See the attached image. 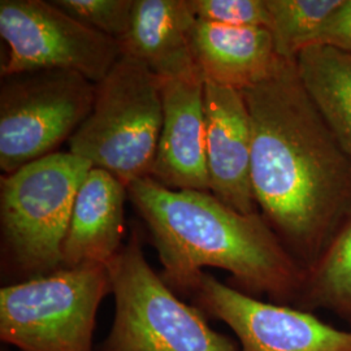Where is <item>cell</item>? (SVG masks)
<instances>
[{
	"instance_id": "5bb4252c",
	"label": "cell",
	"mask_w": 351,
	"mask_h": 351,
	"mask_svg": "<svg viewBox=\"0 0 351 351\" xmlns=\"http://www.w3.org/2000/svg\"><path fill=\"white\" fill-rule=\"evenodd\" d=\"M128 186L116 176L91 168L77 193L64 241L63 267L107 265L123 249Z\"/></svg>"
},
{
	"instance_id": "ac0fdd59",
	"label": "cell",
	"mask_w": 351,
	"mask_h": 351,
	"mask_svg": "<svg viewBox=\"0 0 351 351\" xmlns=\"http://www.w3.org/2000/svg\"><path fill=\"white\" fill-rule=\"evenodd\" d=\"M64 12L90 29L121 40L130 30L136 0H55Z\"/></svg>"
},
{
	"instance_id": "e0dca14e",
	"label": "cell",
	"mask_w": 351,
	"mask_h": 351,
	"mask_svg": "<svg viewBox=\"0 0 351 351\" xmlns=\"http://www.w3.org/2000/svg\"><path fill=\"white\" fill-rule=\"evenodd\" d=\"M269 26L277 53L297 60L302 51L314 45L315 38L341 0H265Z\"/></svg>"
},
{
	"instance_id": "6da1fadb",
	"label": "cell",
	"mask_w": 351,
	"mask_h": 351,
	"mask_svg": "<svg viewBox=\"0 0 351 351\" xmlns=\"http://www.w3.org/2000/svg\"><path fill=\"white\" fill-rule=\"evenodd\" d=\"M242 94L252 123L256 206L307 269L351 220V158L304 88L297 60Z\"/></svg>"
},
{
	"instance_id": "7c38bea8",
	"label": "cell",
	"mask_w": 351,
	"mask_h": 351,
	"mask_svg": "<svg viewBox=\"0 0 351 351\" xmlns=\"http://www.w3.org/2000/svg\"><path fill=\"white\" fill-rule=\"evenodd\" d=\"M194 59L204 82L243 91L271 75L287 59L265 27H236L197 20L191 33Z\"/></svg>"
},
{
	"instance_id": "5b68a950",
	"label": "cell",
	"mask_w": 351,
	"mask_h": 351,
	"mask_svg": "<svg viewBox=\"0 0 351 351\" xmlns=\"http://www.w3.org/2000/svg\"><path fill=\"white\" fill-rule=\"evenodd\" d=\"M107 269L114 319L98 351H239L151 268L137 233L107 264Z\"/></svg>"
},
{
	"instance_id": "30bf717a",
	"label": "cell",
	"mask_w": 351,
	"mask_h": 351,
	"mask_svg": "<svg viewBox=\"0 0 351 351\" xmlns=\"http://www.w3.org/2000/svg\"><path fill=\"white\" fill-rule=\"evenodd\" d=\"M210 191L242 213H259L251 182L252 123L242 91L204 82Z\"/></svg>"
},
{
	"instance_id": "ffe728a7",
	"label": "cell",
	"mask_w": 351,
	"mask_h": 351,
	"mask_svg": "<svg viewBox=\"0 0 351 351\" xmlns=\"http://www.w3.org/2000/svg\"><path fill=\"white\" fill-rule=\"evenodd\" d=\"M313 46H324L351 55V0H341L322 26Z\"/></svg>"
},
{
	"instance_id": "9a60e30c",
	"label": "cell",
	"mask_w": 351,
	"mask_h": 351,
	"mask_svg": "<svg viewBox=\"0 0 351 351\" xmlns=\"http://www.w3.org/2000/svg\"><path fill=\"white\" fill-rule=\"evenodd\" d=\"M302 82L351 158V55L311 46L297 58Z\"/></svg>"
},
{
	"instance_id": "9c48e42d",
	"label": "cell",
	"mask_w": 351,
	"mask_h": 351,
	"mask_svg": "<svg viewBox=\"0 0 351 351\" xmlns=\"http://www.w3.org/2000/svg\"><path fill=\"white\" fill-rule=\"evenodd\" d=\"M206 317L229 326L239 351H351V329L326 324L310 311L264 302L202 272L189 287Z\"/></svg>"
},
{
	"instance_id": "7a4b0ae2",
	"label": "cell",
	"mask_w": 351,
	"mask_h": 351,
	"mask_svg": "<svg viewBox=\"0 0 351 351\" xmlns=\"http://www.w3.org/2000/svg\"><path fill=\"white\" fill-rule=\"evenodd\" d=\"M163 265L162 278L185 294L204 267L228 271L230 287L295 306L306 269L287 250L262 213H242L211 191L165 188L151 177L128 186Z\"/></svg>"
},
{
	"instance_id": "52a82bcc",
	"label": "cell",
	"mask_w": 351,
	"mask_h": 351,
	"mask_svg": "<svg viewBox=\"0 0 351 351\" xmlns=\"http://www.w3.org/2000/svg\"><path fill=\"white\" fill-rule=\"evenodd\" d=\"M97 84L77 72L42 69L1 77L0 168L8 175L56 152L93 110Z\"/></svg>"
},
{
	"instance_id": "8992f818",
	"label": "cell",
	"mask_w": 351,
	"mask_h": 351,
	"mask_svg": "<svg viewBox=\"0 0 351 351\" xmlns=\"http://www.w3.org/2000/svg\"><path fill=\"white\" fill-rule=\"evenodd\" d=\"M112 293L107 265L62 267L0 289V339L21 351H94L101 301Z\"/></svg>"
},
{
	"instance_id": "8fae6325",
	"label": "cell",
	"mask_w": 351,
	"mask_h": 351,
	"mask_svg": "<svg viewBox=\"0 0 351 351\" xmlns=\"http://www.w3.org/2000/svg\"><path fill=\"white\" fill-rule=\"evenodd\" d=\"M163 125L151 178L165 188L210 191L204 81H162Z\"/></svg>"
},
{
	"instance_id": "2e32d148",
	"label": "cell",
	"mask_w": 351,
	"mask_h": 351,
	"mask_svg": "<svg viewBox=\"0 0 351 351\" xmlns=\"http://www.w3.org/2000/svg\"><path fill=\"white\" fill-rule=\"evenodd\" d=\"M294 307L310 313L326 310L351 329V220L306 269L301 295Z\"/></svg>"
},
{
	"instance_id": "44dd1931",
	"label": "cell",
	"mask_w": 351,
	"mask_h": 351,
	"mask_svg": "<svg viewBox=\"0 0 351 351\" xmlns=\"http://www.w3.org/2000/svg\"><path fill=\"white\" fill-rule=\"evenodd\" d=\"M3 351H7V350H3Z\"/></svg>"
},
{
	"instance_id": "4fadbf2b",
	"label": "cell",
	"mask_w": 351,
	"mask_h": 351,
	"mask_svg": "<svg viewBox=\"0 0 351 351\" xmlns=\"http://www.w3.org/2000/svg\"><path fill=\"white\" fill-rule=\"evenodd\" d=\"M195 21L188 0H136L121 53L142 62L162 81L203 80L191 46Z\"/></svg>"
},
{
	"instance_id": "277c9868",
	"label": "cell",
	"mask_w": 351,
	"mask_h": 351,
	"mask_svg": "<svg viewBox=\"0 0 351 351\" xmlns=\"http://www.w3.org/2000/svg\"><path fill=\"white\" fill-rule=\"evenodd\" d=\"M162 125V80L121 53L97 84L93 110L68 141L69 152L129 186L150 177Z\"/></svg>"
},
{
	"instance_id": "ba28073f",
	"label": "cell",
	"mask_w": 351,
	"mask_h": 351,
	"mask_svg": "<svg viewBox=\"0 0 351 351\" xmlns=\"http://www.w3.org/2000/svg\"><path fill=\"white\" fill-rule=\"evenodd\" d=\"M0 36L10 49L1 77L65 69L99 84L121 56L119 40L81 24L52 1L1 0Z\"/></svg>"
},
{
	"instance_id": "3957f363",
	"label": "cell",
	"mask_w": 351,
	"mask_h": 351,
	"mask_svg": "<svg viewBox=\"0 0 351 351\" xmlns=\"http://www.w3.org/2000/svg\"><path fill=\"white\" fill-rule=\"evenodd\" d=\"M91 168L69 151H56L1 177V255L7 267L25 280L63 267L75 197Z\"/></svg>"
},
{
	"instance_id": "d6986e66",
	"label": "cell",
	"mask_w": 351,
	"mask_h": 351,
	"mask_svg": "<svg viewBox=\"0 0 351 351\" xmlns=\"http://www.w3.org/2000/svg\"><path fill=\"white\" fill-rule=\"evenodd\" d=\"M197 20L236 27L269 26L265 0H188Z\"/></svg>"
}]
</instances>
